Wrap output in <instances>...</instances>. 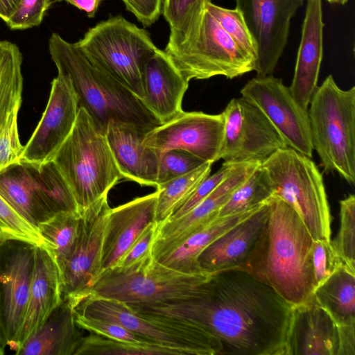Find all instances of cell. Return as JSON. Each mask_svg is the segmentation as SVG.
<instances>
[{
    "label": "cell",
    "instance_id": "1",
    "mask_svg": "<svg viewBox=\"0 0 355 355\" xmlns=\"http://www.w3.org/2000/svg\"><path fill=\"white\" fill-rule=\"evenodd\" d=\"M133 310L185 320L214 336L223 354L284 355L292 306L272 288L241 268L210 273L200 293Z\"/></svg>",
    "mask_w": 355,
    "mask_h": 355
},
{
    "label": "cell",
    "instance_id": "2",
    "mask_svg": "<svg viewBox=\"0 0 355 355\" xmlns=\"http://www.w3.org/2000/svg\"><path fill=\"white\" fill-rule=\"evenodd\" d=\"M268 202L264 230L241 268L272 288L292 306L309 302L315 290L314 240L291 205L275 196Z\"/></svg>",
    "mask_w": 355,
    "mask_h": 355
},
{
    "label": "cell",
    "instance_id": "3",
    "mask_svg": "<svg viewBox=\"0 0 355 355\" xmlns=\"http://www.w3.org/2000/svg\"><path fill=\"white\" fill-rule=\"evenodd\" d=\"M49 51L58 75L71 83L78 108L83 107L104 133L112 121L147 132L162 124L140 98L93 64L76 43L53 33L49 39Z\"/></svg>",
    "mask_w": 355,
    "mask_h": 355
},
{
    "label": "cell",
    "instance_id": "4",
    "mask_svg": "<svg viewBox=\"0 0 355 355\" xmlns=\"http://www.w3.org/2000/svg\"><path fill=\"white\" fill-rule=\"evenodd\" d=\"M52 160L73 196L80 216L102 207L110 190L123 179L105 134L83 107Z\"/></svg>",
    "mask_w": 355,
    "mask_h": 355
},
{
    "label": "cell",
    "instance_id": "5",
    "mask_svg": "<svg viewBox=\"0 0 355 355\" xmlns=\"http://www.w3.org/2000/svg\"><path fill=\"white\" fill-rule=\"evenodd\" d=\"M308 110L311 138L326 172L355 184V87L344 90L329 75Z\"/></svg>",
    "mask_w": 355,
    "mask_h": 355
},
{
    "label": "cell",
    "instance_id": "6",
    "mask_svg": "<svg viewBox=\"0 0 355 355\" xmlns=\"http://www.w3.org/2000/svg\"><path fill=\"white\" fill-rule=\"evenodd\" d=\"M209 274L175 270L156 261L151 252L128 267L115 266L104 270L87 297L128 304L175 302L197 295Z\"/></svg>",
    "mask_w": 355,
    "mask_h": 355
},
{
    "label": "cell",
    "instance_id": "7",
    "mask_svg": "<svg viewBox=\"0 0 355 355\" xmlns=\"http://www.w3.org/2000/svg\"><path fill=\"white\" fill-rule=\"evenodd\" d=\"M73 311L121 324L146 341L177 355L223 354L220 342L200 327L174 318L138 312L124 302L87 297Z\"/></svg>",
    "mask_w": 355,
    "mask_h": 355
},
{
    "label": "cell",
    "instance_id": "8",
    "mask_svg": "<svg viewBox=\"0 0 355 355\" xmlns=\"http://www.w3.org/2000/svg\"><path fill=\"white\" fill-rule=\"evenodd\" d=\"M76 44L93 64L142 101L143 64L158 49L145 29L114 16L89 28Z\"/></svg>",
    "mask_w": 355,
    "mask_h": 355
},
{
    "label": "cell",
    "instance_id": "9",
    "mask_svg": "<svg viewBox=\"0 0 355 355\" xmlns=\"http://www.w3.org/2000/svg\"><path fill=\"white\" fill-rule=\"evenodd\" d=\"M261 166L274 187V196L300 215L313 240H331L329 205L323 178L311 158L291 148L275 152Z\"/></svg>",
    "mask_w": 355,
    "mask_h": 355
},
{
    "label": "cell",
    "instance_id": "10",
    "mask_svg": "<svg viewBox=\"0 0 355 355\" xmlns=\"http://www.w3.org/2000/svg\"><path fill=\"white\" fill-rule=\"evenodd\" d=\"M0 195L36 227L60 212L78 214L73 196L53 160L41 164L20 160L5 168L0 171Z\"/></svg>",
    "mask_w": 355,
    "mask_h": 355
},
{
    "label": "cell",
    "instance_id": "11",
    "mask_svg": "<svg viewBox=\"0 0 355 355\" xmlns=\"http://www.w3.org/2000/svg\"><path fill=\"white\" fill-rule=\"evenodd\" d=\"M166 54L189 81L216 76L232 79L255 67V60L235 44L207 9L196 38Z\"/></svg>",
    "mask_w": 355,
    "mask_h": 355
},
{
    "label": "cell",
    "instance_id": "12",
    "mask_svg": "<svg viewBox=\"0 0 355 355\" xmlns=\"http://www.w3.org/2000/svg\"><path fill=\"white\" fill-rule=\"evenodd\" d=\"M35 245L0 243V345L14 351L21 329L35 269Z\"/></svg>",
    "mask_w": 355,
    "mask_h": 355
},
{
    "label": "cell",
    "instance_id": "13",
    "mask_svg": "<svg viewBox=\"0 0 355 355\" xmlns=\"http://www.w3.org/2000/svg\"><path fill=\"white\" fill-rule=\"evenodd\" d=\"M223 114L225 130L221 159L225 162L262 164L277 150L287 147L264 114L243 97L232 98Z\"/></svg>",
    "mask_w": 355,
    "mask_h": 355
},
{
    "label": "cell",
    "instance_id": "14",
    "mask_svg": "<svg viewBox=\"0 0 355 355\" xmlns=\"http://www.w3.org/2000/svg\"><path fill=\"white\" fill-rule=\"evenodd\" d=\"M240 92L264 114L287 147L312 158L308 110L295 101L281 78L272 75L256 76L247 82Z\"/></svg>",
    "mask_w": 355,
    "mask_h": 355
},
{
    "label": "cell",
    "instance_id": "15",
    "mask_svg": "<svg viewBox=\"0 0 355 355\" xmlns=\"http://www.w3.org/2000/svg\"><path fill=\"white\" fill-rule=\"evenodd\" d=\"M224 130L223 112L182 111L146 132L144 144L161 155L171 150H180L213 164L221 159Z\"/></svg>",
    "mask_w": 355,
    "mask_h": 355
},
{
    "label": "cell",
    "instance_id": "16",
    "mask_svg": "<svg viewBox=\"0 0 355 355\" xmlns=\"http://www.w3.org/2000/svg\"><path fill=\"white\" fill-rule=\"evenodd\" d=\"M305 0H236L257 47L256 76L272 75L287 44L291 21Z\"/></svg>",
    "mask_w": 355,
    "mask_h": 355
},
{
    "label": "cell",
    "instance_id": "17",
    "mask_svg": "<svg viewBox=\"0 0 355 355\" xmlns=\"http://www.w3.org/2000/svg\"><path fill=\"white\" fill-rule=\"evenodd\" d=\"M110 207L80 216L78 232L61 267L62 299L74 308L89 293L101 272V253L106 216Z\"/></svg>",
    "mask_w": 355,
    "mask_h": 355
},
{
    "label": "cell",
    "instance_id": "18",
    "mask_svg": "<svg viewBox=\"0 0 355 355\" xmlns=\"http://www.w3.org/2000/svg\"><path fill=\"white\" fill-rule=\"evenodd\" d=\"M78 111V100L71 83L58 74L51 83L42 116L24 146L21 160L37 164L51 161L71 132Z\"/></svg>",
    "mask_w": 355,
    "mask_h": 355
},
{
    "label": "cell",
    "instance_id": "19",
    "mask_svg": "<svg viewBox=\"0 0 355 355\" xmlns=\"http://www.w3.org/2000/svg\"><path fill=\"white\" fill-rule=\"evenodd\" d=\"M157 192L110 208L105 221L101 253V272L115 267L132 243L156 222Z\"/></svg>",
    "mask_w": 355,
    "mask_h": 355
},
{
    "label": "cell",
    "instance_id": "20",
    "mask_svg": "<svg viewBox=\"0 0 355 355\" xmlns=\"http://www.w3.org/2000/svg\"><path fill=\"white\" fill-rule=\"evenodd\" d=\"M340 326L313 299L292 307L284 355H339Z\"/></svg>",
    "mask_w": 355,
    "mask_h": 355
},
{
    "label": "cell",
    "instance_id": "21",
    "mask_svg": "<svg viewBox=\"0 0 355 355\" xmlns=\"http://www.w3.org/2000/svg\"><path fill=\"white\" fill-rule=\"evenodd\" d=\"M261 164L257 162L233 163L225 178L198 205L179 218L158 224L152 254L177 243L200 225L218 216L219 209L234 191Z\"/></svg>",
    "mask_w": 355,
    "mask_h": 355
},
{
    "label": "cell",
    "instance_id": "22",
    "mask_svg": "<svg viewBox=\"0 0 355 355\" xmlns=\"http://www.w3.org/2000/svg\"><path fill=\"white\" fill-rule=\"evenodd\" d=\"M141 82L142 102L162 123L183 111L182 102L189 81L164 51L157 49L146 59Z\"/></svg>",
    "mask_w": 355,
    "mask_h": 355
},
{
    "label": "cell",
    "instance_id": "23",
    "mask_svg": "<svg viewBox=\"0 0 355 355\" xmlns=\"http://www.w3.org/2000/svg\"><path fill=\"white\" fill-rule=\"evenodd\" d=\"M269 210L268 201L209 244L198 258L199 271L214 273L241 268L264 230Z\"/></svg>",
    "mask_w": 355,
    "mask_h": 355
},
{
    "label": "cell",
    "instance_id": "24",
    "mask_svg": "<svg viewBox=\"0 0 355 355\" xmlns=\"http://www.w3.org/2000/svg\"><path fill=\"white\" fill-rule=\"evenodd\" d=\"M146 132L135 125L112 121L105 134L123 178L156 188L161 155L144 144Z\"/></svg>",
    "mask_w": 355,
    "mask_h": 355
},
{
    "label": "cell",
    "instance_id": "25",
    "mask_svg": "<svg viewBox=\"0 0 355 355\" xmlns=\"http://www.w3.org/2000/svg\"><path fill=\"white\" fill-rule=\"evenodd\" d=\"M324 26L322 0H307L294 75L288 87L295 101L306 110L318 87Z\"/></svg>",
    "mask_w": 355,
    "mask_h": 355
},
{
    "label": "cell",
    "instance_id": "26",
    "mask_svg": "<svg viewBox=\"0 0 355 355\" xmlns=\"http://www.w3.org/2000/svg\"><path fill=\"white\" fill-rule=\"evenodd\" d=\"M62 300L58 266L49 249L35 246V269L23 324L15 341V353L37 331Z\"/></svg>",
    "mask_w": 355,
    "mask_h": 355
},
{
    "label": "cell",
    "instance_id": "27",
    "mask_svg": "<svg viewBox=\"0 0 355 355\" xmlns=\"http://www.w3.org/2000/svg\"><path fill=\"white\" fill-rule=\"evenodd\" d=\"M261 206L239 214L211 218L177 243L152 255L158 262L175 270L184 273L200 272L197 262L200 253L218 237Z\"/></svg>",
    "mask_w": 355,
    "mask_h": 355
},
{
    "label": "cell",
    "instance_id": "28",
    "mask_svg": "<svg viewBox=\"0 0 355 355\" xmlns=\"http://www.w3.org/2000/svg\"><path fill=\"white\" fill-rule=\"evenodd\" d=\"M73 309L65 300L15 353L17 355H74L84 337Z\"/></svg>",
    "mask_w": 355,
    "mask_h": 355
},
{
    "label": "cell",
    "instance_id": "29",
    "mask_svg": "<svg viewBox=\"0 0 355 355\" xmlns=\"http://www.w3.org/2000/svg\"><path fill=\"white\" fill-rule=\"evenodd\" d=\"M313 299L339 326L355 325V270L340 266L315 289Z\"/></svg>",
    "mask_w": 355,
    "mask_h": 355
},
{
    "label": "cell",
    "instance_id": "30",
    "mask_svg": "<svg viewBox=\"0 0 355 355\" xmlns=\"http://www.w3.org/2000/svg\"><path fill=\"white\" fill-rule=\"evenodd\" d=\"M209 2L211 0L162 1V14L170 27L166 53L185 47L196 38Z\"/></svg>",
    "mask_w": 355,
    "mask_h": 355
},
{
    "label": "cell",
    "instance_id": "31",
    "mask_svg": "<svg viewBox=\"0 0 355 355\" xmlns=\"http://www.w3.org/2000/svg\"><path fill=\"white\" fill-rule=\"evenodd\" d=\"M22 54L14 43L0 40V128L10 112L21 106Z\"/></svg>",
    "mask_w": 355,
    "mask_h": 355
},
{
    "label": "cell",
    "instance_id": "32",
    "mask_svg": "<svg viewBox=\"0 0 355 355\" xmlns=\"http://www.w3.org/2000/svg\"><path fill=\"white\" fill-rule=\"evenodd\" d=\"M212 163L205 162L196 169L158 185L156 223L166 220L189 197L200 182L211 173Z\"/></svg>",
    "mask_w": 355,
    "mask_h": 355
},
{
    "label": "cell",
    "instance_id": "33",
    "mask_svg": "<svg viewBox=\"0 0 355 355\" xmlns=\"http://www.w3.org/2000/svg\"><path fill=\"white\" fill-rule=\"evenodd\" d=\"M274 187L266 170L259 166L232 193L218 217L246 211L266 203L274 196Z\"/></svg>",
    "mask_w": 355,
    "mask_h": 355
},
{
    "label": "cell",
    "instance_id": "34",
    "mask_svg": "<svg viewBox=\"0 0 355 355\" xmlns=\"http://www.w3.org/2000/svg\"><path fill=\"white\" fill-rule=\"evenodd\" d=\"M80 216L75 212H60L37 227L50 245V252L59 270L76 239Z\"/></svg>",
    "mask_w": 355,
    "mask_h": 355
},
{
    "label": "cell",
    "instance_id": "35",
    "mask_svg": "<svg viewBox=\"0 0 355 355\" xmlns=\"http://www.w3.org/2000/svg\"><path fill=\"white\" fill-rule=\"evenodd\" d=\"M74 355H177L155 344L123 342L91 333L84 336Z\"/></svg>",
    "mask_w": 355,
    "mask_h": 355
},
{
    "label": "cell",
    "instance_id": "36",
    "mask_svg": "<svg viewBox=\"0 0 355 355\" xmlns=\"http://www.w3.org/2000/svg\"><path fill=\"white\" fill-rule=\"evenodd\" d=\"M7 240L25 241L50 249L37 227L27 221L0 195V243Z\"/></svg>",
    "mask_w": 355,
    "mask_h": 355
},
{
    "label": "cell",
    "instance_id": "37",
    "mask_svg": "<svg viewBox=\"0 0 355 355\" xmlns=\"http://www.w3.org/2000/svg\"><path fill=\"white\" fill-rule=\"evenodd\" d=\"M207 10L218 21L235 44L252 57L256 63L257 47L248 28L243 17L237 8L229 9L209 2Z\"/></svg>",
    "mask_w": 355,
    "mask_h": 355
},
{
    "label": "cell",
    "instance_id": "38",
    "mask_svg": "<svg viewBox=\"0 0 355 355\" xmlns=\"http://www.w3.org/2000/svg\"><path fill=\"white\" fill-rule=\"evenodd\" d=\"M331 243L345 265L355 270V196L340 201V229Z\"/></svg>",
    "mask_w": 355,
    "mask_h": 355
},
{
    "label": "cell",
    "instance_id": "39",
    "mask_svg": "<svg viewBox=\"0 0 355 355\" xmlns=\"http://www.w3.org/2000/svg\"><path fill=\"white\" fill-rule=\"evenodd\" d=\"M344 264L331 240L313 241L311 266L315 289Z\"/></svg>",
    "mask_w": 355,
    "mask_h": 355
},
{
    "label": "cell",
    "instance_id": "40",
    "mask_svg": "<svg viewBox=\"0 0 355 355\" xmlns=\"http://www.w3.org/2000/svg\"><path fill=\"white\" fill-rule=\"evenodd\" d=\"M19 107H16L10 112L0 128V171L21 160L24 146L20 143L18 133Z\"/></svg>",
    "mask_w": 355,
    "mask_h": 355
},
{
    "label": "cell",
    "instance_id": "41",
    "mask_svg": "<svg viewBox=\"0 0 355 355\" xmlns=\"http://www.w3.org/2000/svg\"><path fill=\"white\" fill-rule=\"evenodd\" d=\"M204 163L202 159L184 150L166 151L161 155L157 187L186 174Z\"/></svg>",
    "mask_w": 355,
    "mask_h": 355
},
{
    "label": "cell",
    "instance_id": "42",
    "mask_svg": "<svg viewBox=\"0 0 355 355\" xmlns=\"http://www.w3.org/2000/svg\"><path fill=\"white\" fill-rule=\"evenodd\" d=\"M74 315L77 325L82 329H85L91 333L123 342L132 343H149L121 324L114 322L84 315L76 312H74Z\"/></svg>",
    "mask_w": 355,
    "mask_h": 355
},
{
    "label": "cell",
    "instance_id": "43",
    "mask_svg": "<svg viewBox=\"0 0 355 355\" xmlns=\"http://www.w3.org/2000/svg\"><path fill=\"white\" fill-rule=\"evenodd\" d=\"M54 0H20L6 21L11 30H25L39 26Z\"/></svg>",
    "mask_w": 355,
    "mask_h": 355
},
{
    "label": "cell",
    "instance_id": "44",
    "mask_svg": "<svg viewBox=\"0 0 355 355\" xmlns=\"http://www.w3.org/2000/svg\"><path fill=\"white\" fill-rule=\"evenodd\" d=\"M232 165L233 163L225 162L216 173L205 178L168 219H175L183 216L202 202L225 178Z\"/></svg>",
    "mask_w": 355,
    "mask_h": 355
},
{
    "label": "cell",
    "instance_id": "45",
    "mask_svg": "<svg viewBox=\"0 0 355 355\" xmlns=\"http://www.w3.org/2000/svg\"><path fill=\"white\" fill-rule=\"evenodd\" d=\"M157 226L158 223L156 222L148 226L132 243L116 266L128 267L150 254L152 245L156 236Z\"/></svg>",
    "mask_w": 355,
    "mask_h": 355
},
{
    "label": "cell",
    "instance_id": "46",
    "mask_svg": "<svg viewBox=\"0 0 355 355\" xmlns=\"http://www.w3.org/2000/svg\"><path fill=\"white\" fill-rule=\"evenodd\" d=\"M163 0H122L126 10L132 12L145 27L159 19Z\"/></svg>",
    "mask_w": 355,
    "mask_h": 355
},
{
    "label": "cell",
    "instance_id": "47",
    "mask_svg": "<svg viewBox=\"0 0 355 355\" xmlns=\"http://www.w3.org/2000/svg\"><path fill=\"white\" fill-rule=\"evenodd\" d=\"M339 355H355V325L340 326Z\"/></svg>",
    "mask_w": 355,
    "mask_h": 355
},
{
    "label": "cell",
    "instance_id": "48",
    "mask_svg": "<svg viewBox=\"0 0 355 355\" xmlns=\"http://www.w3.org/2000/svg\"><path fill=\"white\" fill-rule=\"evenodd\" d=\"M64 1L85 11L89 17H94L103 0H59Z\"/></svg>",
    "mask_w": 355,
    "mask_h": 355
},
{
    "label": "cell",
    "instance_id": "49",
    "mask_svg": "<svg viewBox=\"0 0 355 355\" xmlns=\"http://www.w3.org/2000/svg\"><path fill=\"white\" fill-rule=\"evenodd\" d=\"M20 0H0V18L5 22L16 9Z\"/></svg>",
    "mask_w": 355,
    "mask_h": 355
},
{
    "label": "cell",
    "instance_id": "50",
    "mask_svg": "<svg viewBox=\"0 0 355 355\" xmlns=\"http://www.w3.org/2000/svg\"><path fill=\"white\" fill-rule=\"evenodd\" d=\"M347 1L348 0H333V3L345 5Z\"/></svg>",
    "mask_w": 355,
    "mask_h": 355
},
{
    "label": "cell",
    "instance_id": "51",
    "mask_svg": "<svg viewBox=\"0 0 355 355\" xmlns=\"http://www.w3.org/2000/svg\"><path fill=\"white\" fill-rule=\"evenodd\" d=\"M5 353V349L0 345V355H3Z\"/></svg>",
    "mask_w": 355,
    "mask_h": 355
},
{
    "label": "cell",
    "instance_id": "52",
    "mask_svg": "<svg viewBox=\"0 0 355 355\" xmlns=\"http://www.w3.org/2000/svg\"><path fill=\"white\" fill-rule=\"evenodd\" d=\"M326 1H327L330 3H333V0H326Z\"/></svg>",
    "mask_w": 355,
    "mask_h": 355
}]
</instances>
